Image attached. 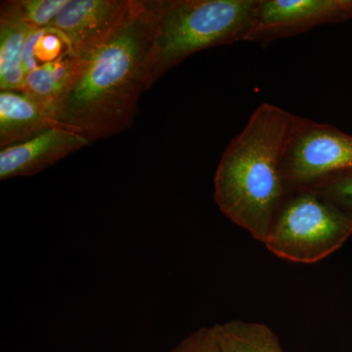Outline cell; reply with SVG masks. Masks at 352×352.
<instances>
[{"instance_id": "1", "label": "cell", "mask_w": 352, "mask_h": 352, "mask_svg": "<svg viewBox=\"0 0 352 352\" xmlns=\"http://www.w3.org/2000/svg\"><path fill=\"white\" fill-rule=\"evenodd\" d=\"M152 36L149 1L141 0L119 31L78 56V73L53 111L55 122L90 143L129 129L141 94L147 90L145 62Z\"/></svg>"}, {"instance_id": "2", "label": "cell", "mask_w": 352, "mask_h": 352, "mask_svg": "<svg viewBox=\"0 0 352 352\" xmlns=\"http://www.w3.org/2000/svg\"><path fill=\"white\" fill-rule=\"evenodd\" d=\"M295 116L273 104L259 105L215 171L219 210L263 244L289 193L283 160Z\"/></svg>"}, {"instance_id": "3", "label": "cell", "mask_w": 352, "mask_h": 352, "mask_svg": "<svg viewBox=\"0 0 352 352\" xmlns=\"http://www.w3.org/2000/svg\"><path fill=\"white\" fill-rule=\"evenodd\" d=\"M259 0H150L151 46L145 83L151 88L199 51L245 41Z\"/></svg>"}, {"instance_id": "4", "label": "cell", "mask_w": 352, "mask_h": 352, "mask_svg": "<svg viewBox=\"0 0 352 352\" xmlns=\"http://www.w3.org/2000/svg\"><path fill=\"white\" fill-rule=\"evenodd\" d=\"M352 235V217L314 188L289 191L264 241L278 258L311 264L338 251Z\"/></svg>"}, {"instance_id": "5", "label": "cell", "mask_w": 352, "mask_h": 352, "mask_svg": "<svg viewBox=\"0 0 352 352\" xmlns=\"http://www.w3.org/2000/svg\"><path fill=\"white\" fill-rule=\"evenodd\" d=\"M349 171H352V135L332 124L296 115L283 160L289 191L310 188Z\"/></svg>"}, {"instance_id": "6", "label": "cell", "mask_w": 352, "mask_h": 352, "mask_svg": "<svg viewBox=\"0 0 352 352\" xmlns=\"http://www.w3.org/2000/svg\"><path fill=\"white\" fill-rule=\"evenodd\" d=\"M352 20V0H259L245 41L268 45L323 25Z\"/></svg>"}, {"instance_id": "7", "label": "cell", "mask_w": 352, "mask_h": 352, "mask_svg": "<svg viewBox=\"0 0 352 352\" xmlns=\"http://www.w3.org/2000/svg\"><path fill=\"white\" fill-rule=\"evenodd\" d=\"M141 0H69L50 29L59 32L69 53L82 56L108 41L138 10Z\"/></svg>"}, {"instance_id": "8", "label": "cell", "mask_w": 352, "mask_h": 352, "mask_svg": "<svg viewBox=\"0 0 352 352\" xmlns=\"http://www.w3.org/2000/svg\"><path fill=\"white\" fill-rule=\"evenodd\" d=\"M90 142L80 134L54 126L0 151V179L36 175Z\"/></svg>"}, {"instance_id": "9", "label": "cell", "mask_w": 352, "mask_h": 352, "mask_svg": "<svg viewBox=\"0 0 352 352\" xmlns=\"http://www.w3.org/2000/svg\"><path fill=\"white\" fill-rule=\"evenodd\" d=\"M58 126L47 109L22 91L0 90V147L24 142Z\"/></svg>"}, {"instance_id": "10", "label": "cell", "mask_w": 352, "mask_h": 352, "mask_svg": "<svg viewBox=\"0 0 352 352\" xmlns=\"http://www.w3.org/2000/svg\"><path fill=\"white\" fill-rule=\"evenodd\" d=\"M21 12L17 0L0 4V90L21 91L25 74L23 51L32 30Z\"/></svg>"}, {"instance_id": "11", "label": "cell", "mask_w": 352, "mask_h": 352, "mask_svg": "<svg viewBox=\"0 0 352 352\" xmlns=\"http://www.w3.org/2000/svg\"><path fill=\"white\" fill-rule=\"evenodd\" d=\"M80 58L68 52L38 68L25 76L24 87L21 91L47 109L53 117L58 102L71 87L78 73Z\"/></svg>"}, {"instance_id": "12", "label": "cell", "mask_w": 352, "mask_h": 352, "mask_svg": "<svg viewBox=\"0 0 352 352\" xmlns=\"http://www.w3.org/2000/svg\"><path fill=\"white\" fill-rule=\"evenodd\" d=\"M222 352H285L266 324L235 319L214 325Z\"/></svg>"}, {"instance_id": "13", "label": "cell", "mask_w": 352, "mask_h": 352, "mask_svg": "<svg viewBox=\"0 0 352 352\" xmlns=\"http://www.w3.org/2000/svg\"><path fill=\"white\" fill-rule=\"evenodd\" d=\"M69 0H17L21 12L32 28L46 29L69 3Z\"/></svg>"}, {"instance_id": "14", "label": "cell", "mask_w": 352, "mask_h": 352, "mask_svg": "<svg viewBox=\"0 0 352 352\" xmlns=\"http://www.w3.org/2000/svg\"><path fill=\"white\" fill-rule=\"evenodd\" d=\"M310 188L320 192L333 205L352 217V171L331 176Z\"/></svg>"}, {"instance_id": "15", "label": "cell", "mask_w": 352, "mask_h": 352, "mask_svg": "<svg viewBox=\"0 0 352 352\" xmlns=\"http://www.w3.org/2000/svg\"><path fill=\"white\" fill-rule=\"evenodd\" d=\"M170 352H222L214 326L201 327L183 339Z\"/></svg>"}]
</instances>
